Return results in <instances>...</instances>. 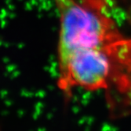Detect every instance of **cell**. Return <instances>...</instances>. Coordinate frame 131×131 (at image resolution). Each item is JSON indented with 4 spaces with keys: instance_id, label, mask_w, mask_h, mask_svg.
<instances>
[{
    "instance_id": "obj_1",
    "label": "cell",
    "mask_w": 131,
    "mask_h": 131,
    "mask_svg": "<svg viewBox=\"0 0 131 131\" xmlns=\"http://www.w3.org/2000/svg\"><path fill=\"white\" fill-rule=\"evenodd\" d=\"M68 70L82 89L104 92L112 117L131 115V35L122 30L111 10L86 43L71 51Z\"/></svg>"
}]
</instances>
